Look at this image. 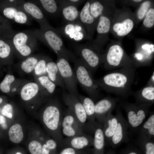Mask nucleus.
Wrapping results in <instances>:
<instances>
[{
  "instance_id": "40",
  "label": "nucleus",
  "mask_w": 154,
  "mask_h": 154,
  "mask_svg": "<svg viewBox=\"0 0 154 154\" xmlns=\"http://www.w3.org/2000/svg\"><path fill=\"white\" fill-rule=\"evenodd\" d=\"M11 72L9 69L6 75L0 83V92L8 95H9L10 93L12 84L16 79Z\"/></svg>"
},
{
  "instance_id": "11",
  "label": "nucleus",
  "mask_w": 154,
  "mask_h": 154,
  "mask_svg": "<svg viewBox=\"0 0 154 154\" xmlns=\"http://www.w3.org/2000/svg\"><path fill=\"white\" fill-rule=\"evenodd\" d=\"M73 47L76 54L92 73L103 64V54H101L90 44H75Z\"/></svg>"
},
{
  "instance_id": "46",
  "label": "nucleus",
  "mask_w": 154,
  "mask_h": 154,
  "mask_svg": "<svg viewBox=\"0 0 154 154\" xmlns=\"http://www.w3.org/2000/svg\"><path fill=\"white\" fill-rule=\"evenodd\" d=\"M120 154H143L136 145H127L121 151Z\"/></svg>"
},
{
  "instance_id": "38",
  "label": "nucleus",
  "mask_w": 154,
  "mask_h": 154,
  "mask_svg": "<svg viewBox=\"0 0 154 154\" xmlns=\"http://www.w3.org/2000/svg\"><path fill=\"white\" fill-rule=\"evenodd\" d=\"M42 144L38 139L29 133L27 148L30 154H41Z\"/></svg>"
},
{
  "instance_id": "33",
  "label": "nucleus",
  "mask_w": 154,
  "mask_h": 154,
  "mask_svg": "<svg viewBox=\"0 0 154 154\" xmlns=\"http://www.w3.org/2000/svg\"><path fill=\"white\" fill-rule=\"evenodd\" d=\"M0 114L13 122L19 119L21 114L20 108L13 102H7L2 107Z\"/></svg>"
},
{
  "instance_id": "17",
  "label": "nucleus",
  "mask_w": 154,
  "mask_h": 154,
  "mask_svg": "<svg viewBox=\"0 0 154 154\" xmlns=\"http://www.w3.org/2000/svg\"><path fill=\"white\" fill-rule=\"evenodd\" d=\"M17 5L33 19L38 23L40 26V29H44L53 27L48 23L40 9L35 3L30 1L17 0Z\"/></svg>"
},
{
  "instance_id": "56",
  "label": "nucleus",
  "mask_w": 154,
  "mask_h": 154,
  "mask_svg": "<svg viewBox=\"0 0 154 154\" xmlns=\"http://www.w3.org/2000/svg\"><path fill=\"white\" fill-rule=\"evenodd\" d=\"M1 108L0 107V112H1Z\"/></svg>"
},
{
  "instance_id": "50",
  "label": "nucleus",
  "mask_w": 154,
  "mask_h": 154,
  "mask_svg": "<svg viewBox=\"0 0 154 154\" xmlns=\"http://www.w3.org/2000/svg\"><path fill=\"white\" fill-rule=\"evenodd\" d=\"M10 154H26V153L23 149L18 147L12 149Z\"/></svg>"
},
{
  "instance_id": "48",
  "label": "nucleus",
  "mask_w": 154,
  "mask_h": 154,
  "mask_svg": "<svg viewBox=\"0 0 154 154\" xmlns=\"http://www.w3.org/2000/svg\"><path fill=\"white\" fill-rule=\"evenodd\" d=\"M67 4L74 5L78 7L85 1L82 0H64Z\"/></svg>"
},
{
  "instance_id": "32",
  "label": "nucleus",
  "mask_w": 154,
  "mask_h": 154,
  "mask_svg": "<svg viewBox=\"0 0 154 154\" xmlns=\"http://www.w3.org/2000/svg\"><path fill=\"white\" fill-rule=\"evenodd\" d=\"M78 98L82 104L85 111L88 123L94 124L96 122L95 115V104L90 97L78 95Z\"/></svg>"
},
{
  "instance_id": "10",
  "label": "nucleus",
  "mask_w": 154,
  "mask_h": 154,
  "mask_svg": "<svg viewBox=\"0 0 154 154\" xmlns=\"http://www.w3.org/2000/svg\"><path fill=\"white\" fill-rule=\"evenodd\" d=\"M136 24L135 15L130 10L123 9L115 11L113 17L110 32L121 38L130 33Z\"/></svg>"
},
{
  "instance_id": "35",
  "label": "nucleus",
  "mask_w": 154,
  "mask_h": 154,
  "mask_svg": "<svg viewBox=\"0 0 154 154\" xmlns=\"http://www.w3.org/2000/svg\"><path fill=\"white\" fill-rule=\"evenodd\" d=\"M111 1L91 0L89 7L90 13L95 19L98 20Z\"/></svg>"
},
{
  "instance_id": "12",
  "label": "nucleus",
  "mask_w": 154,
  "mask_h": 154,
  "mask_svg": "<svg viewBox=\"0 0 154 154\" xmlns=\"http://www.w3.org/2000/svg\"><path fill=\"white\" fill-rule=\"evenodd\" d=\"M17 1L0 0V14L17 23L31 25L33 19L16 4Z\"/></svg>"
},
{
  "instance_id": "49",
  "label": "nucleus",
  "mask_w": 154,
  "mask_h": 154,
  "mask_svg": "<svg viewBox=\"0 0 154 154\" xmlns=\"http://www.w3.org/2000/svg\"><path fill=\"white\" fill-rule=\"evenodd\" d=\"M7 121V118L0 114V125L4 129H6L8 127Z\"/></svg>"
},
{
  "instance_id": "36",
  "label": "nucleus",
  "mask_w": 154,
  "mask_h": 154,
  "mask_svg": "<svg viewBox=\"0 0 154 154\" xmlns=\"http://www.w3.org/2000/svg\"><path fill=\"white\" fill-rule=\"evenodd\" d=\"M147 119L145 121L139 128L137 134L142 133L150 139L154 137V113L150 112Z\"/></svg>"
},
{
  "instance_id": "29",
  "label": "nucleus",
  "mask_w": 154,
  "mask_h": 154,
  "mask_svg": "<svg viewBox=\"0 0 154 154\" xmlns=\"http://www.w3.org/2000/svg\"><path fill=\"white\" fill-rule=\"evenodd\" d=\"M94 154H104L105 141L102 125L96 122L93 129Z\"/></svg>"
},
{
  "instance_id": "27",
  "label": "nucleus",
  "mask_w": 154,
  "mask_h": 154,
  "mask_svg": "<svg viewBox=\"0 0 154 154\" xmlns=\"http://www.w3.org/2000/svg\"><path fill=\"white\" fill-rule=\"evenodd\" d=\"M135 103L138 104L154 103V86H146L134 92Z\"/></svg>"
},
{
  "instance_id": "21",
  "label": "nucleus",
  "mask_w": 154,
  "mask_h": 154,
  "mask_svg": "<svg viewBox=\"0 0 154 154\" xmlns=\"http://www.w3.org/2000/svg\"><path fill=\"white\" fill-rule=\"evenodd\" d=\"M14 55L10 39L0 37V65L2 66L12 65Z\"/></svg>"
},
{
  "instance_id": "2",
  "label": "nucleus",
  "mask_w": 154,
  "mask_h": 154,
  "mask_svg": "<svg viewBox=\"0 0 154 154\" xmlns=\"http://www.w3.org/2000/svg\"><path fill=\"white\" fill-rule=\"evenodd\" d=\"M36 114L48 135L58 145L62 144L63 138L61 130L62 118L60 106L56 100H50Z\"/></svg>"
},
{
  "instance_id": "19",
  "label": "nucleus",
  "mask_w": 154,
  "mask_h": 154,
  "mask_svg": "<svg viewBox=\"0 0 154 154\" xmlns=\"http://www.w3.org/2000/svg\"><path fill=\"white\" fill-rule=\"evenodd\" d=\"M78 96L65 93L63 95V99L68 108L84 126L87 121V117L83 105Z\"/></svg>"
},
{
  "instance_id": "7",
  "label": "nucleus",
  "mask_w": 154,
  "mask_h": 154,
  "mask_svg": "<svg viewBox=\"0 0 154 154\" xmlns=\"http://www.w3.org/2000/svg\"><path fill=\"white\" fill-rule=\"evenodd\" d=\"M104 66L110 70L117 68L135 67L131 58L119 43L112 44L103 54Z\"/></svg>"
},
{
  "instance_id": "53",
  "label": "nucleus",
  "mask_w": 154,
  "mask_h": 154,
  "mask_svg": "<svg viewBox=\"0 0 154 154\" xmlns=\"http://www.w3.org/2000/svg\"><path fill=\"white\" fill-rule=\"evenodd\" d=\"M142 1H143L142 0H134L132 1L133 2H136V3H139V2H141Z\"/></svg>"
},
{
  "instance_id": "39",
  "label": "nucleus",
  "mask_w": 154,
  "mask_h": 154,
  "mask_svg": "<svg viewBox=\"0 0 154 154\" xmlns=\"http://www.w3.org/2000/svg\"><path fill=\"white\" fill-rule=\"evenodd\" d=\"M50 58L48 56L42 55L32 73L34 78L46 75V65Z\"/></svg>"
},
{
  "instance_id": "13",
  "label": "nucleus",
  "mask_w": 154,
  "mask_h": 154,
  "mask_svg": "<svg viewBox=\"0 0 154 154\" xmlns=\"http://www.w3.org/2000/svg\"><path fill=\"white\" fill-rule=\"evenodd\" d=\"M56 63L68 93L78 96L77 82L69 61L63 57L58 56Z\"/></svg>"
},
{
  "instance_id": "31",
  "label": "nucleus",
  "mask_w": 154,
  "mask_h": 154,
  "mask_svg": "<svg viewBox=\"0 0 154 154\" xmlns=\"http://www.w3.org/2000/svg\"><path fill=\"white\" fill-rule=\"evenodd\" d=\"M135 143L143 154H154L153 139H150L143 134L138 133Z\"/></svg>"
},
{
  "instance_id": "52",
  "label": "nucleus",
  "mask_w": 154,
  "mask_h": 154,
  "mask_svg": "<svg viewBox=\"0 0 154 154\" xmlns=\"http://www.w3.org/2000/svg\"><path fill=\"white\" fill-rule=\"evenodd\" d=\"M146 86H154V72L153 71Z\"/></svg>"
},
{
  "instance_id": "14",
  "label": "nucleus",
  "mask_w": 154,
  "mask_h": 154,
  "mask_svg": "<svg viewBox=\"0 0 154 154\" xmlns=\"http://www.w3.org/2000/svg\"><path fill=\"white\" fill-rule=\"evenodd\" d=\"M116 107V115L117 117V124L109 144L113 148L116 147L123 143L128 142L129 139L128 122L123 115L121 108L118 105Z\"/></svg>"
},
{
  "instance_id": "47",
  "label": "nucleus",
  "mask_w": 154,
  "mask_h": 154,
  "mask_svg": "<svg viewBox=\"0 0 154 154\" xmlns=\"http://www.w3.org/2000/svg\"><path fill=\"white\" fill-rule=\"evenodd\" d=\"M59 154H80L78 150L70 147H66L62 150Z\"/></svg>"
},
{
  "instance_id": "24",
  "label": "nucleus",
  "mask_w": 154,
  "mask_h": 154,
  "mask_svg": "<svg viewBox=\"0 0 154 154\" xmlns=\"http://www.w3.org/2000/svg\"><path fill=\"white\" fill-rule=\"evenodd\" d=\"M30 1L36 5L44 15L45 14L52 17H57L60 15L58 0H35Z\"/></svg>"
},
{
  "instance_id": "8",
  "label": "nucleus",
  "mask_w": 154,
  "mask_h": 154,
  "mask_svg": "<svg viewBox=\"0 0 154 154\" xmlns=\"http://www.w3.org/2000/svg\"><path fill=\"white\" fill-rule=\"evenodd\" d=\"M116 9L114 1H111L99 19L96 29L97 35L90 45L100 52L108 40L112 19Z\"/></svg>"
},
{
  "instance_id": "22",
  "label": "nucleus",
  "mask_w": 154,
  "mask_h": 154,
  "mask_svg": "<svg viewBox=\"0 0 154 154\" xmlns=\"http://www.w3.org/2000/svg\"><path fill=\"white\" fill-rule=\"evenodd\" d=\"M93 137L83 134L71 137H66L63 139L62 144L66 147H70L76 150H80L93 146Z\"/></svg>"
},
{
  "instance_id": "44",
  "label": "nucleus",
  "mask_w": 154,
  "mask_h": 154,
  "mask_svg": "<svg viewBox=\"0 0 154 154\" xmlns=\"http://www.w3.org/2000/svg\"><path fill=\"white\" fill-rule=\"evenodd\" d=\"M27 81L24 79L16 78L11 86L9 96H13L17 94L21 87Z\"/></svg>"
},
{
  "instance_id": "42",
  "label": "nucleus",
  "mask_w": 154,
  "mask_h": 154,
  "mask_svg": "<svg viewBox=\"0 0 154 154\" xmlns=\"http://www.w3.org/2000/svg\"><path fill=\"white\" fill-rule=\"evenodd\" d=\"M152 4V2L148 0L143 1L141 4L135 14L136 24L143 19Z\"/></svg>"
},
{
  "instance_id": "1",
  "label": "nucleus",
  "mask_w": 154,
  "mask_h": 154,
  "mask_svg": "<svg viewBox=\"0 0 154 154\" xmlns=\"http://www.w3.org/2000/svg\"><path fill=\"white\" fill-rule=\"evenodd\" d=\"M135 67H125L106 74L96 82L101 90L126 99L132 95L135 76Z\"/></svg>"
},
{
  "instance_id": "37",
  "label": "nucleus",
  "mask_w": 154,
  "mask_h": 154,
  "mask_svg": "<svg viewBox=\"0 0 154 154\" xmlns=\"http://www.w3.org/2000/svg\"><path fill=\"white\" fill-rule=\"evenodd\" d=\"M15 32L9 20L0 14V37L10 39Z\"/></svg>"
},
{
  "instance_id": "18",
  "label": "nucleus",
  "mask_w": 154,
  "mask_h": 154,
  "mask_svg": "<svg viewBox=\"0 0 154 154\" xmlns=\"http://www.w3.org/2000/svg\"><path fill=\"white\" fill-rule=\"evenodd\" d=\"M120 99L108 96L95 104V115L96 121L103 125L108 113L116 107Z\"/></svg>"
},
{
  "instance_id": "16",
  "label": "nucleus",
  "mask_w": 154,
  "mask_h": 154,
  "mask_svg": "<svg viewBox=\"0 0 154 154\" xmlns=\"http://www.w3.org/2000/svg\"><path fill=\"white\" fill-rule=\"evenodd\" d=\"M61 35L75 41L89 39L86 29L80 20L65 24L57 28Z\"/></svg>"
},
{
  "instance_id": "5",
  "label": "nucleus",
  "mask_w": 154,
  "mask_h": 154,
  "mask_svg": "<svg viewBox=\"0 0 154 154\" xmlns=\"http://www.w3.org/2000/svg\"><path fill=\"white\" fill-rule=\"evenodd\" d=\"M120 107L125 112L129 128L128 135L137 133L142 124L149 115L151 104H138L131 103L121 98L118 103Z\"/></svg>"
},
{
  "instance_id": "9",
  "label": "nucleus",
  "mask_w": 154,
  "mask_h": 154,
  "mask_svg": "<svg viewBox=\"0 0 154 154\" xmlns=\"http://www.w3.org/2000/svg\"><path fill=\"white\" fill-rule=\"evenodd\" d=\"M74 73L77 83L94 101L100 96L101 89L92 73L79 58L75 61Z\"/></svg>"
},
{
  "instance_id": "25",
  "label": "nucleus",
  "mask_w": 154,
  "mask_h": 154,
  "mask_svg": "<svg viewBox=\"0 0 154 154\" xmlns=\"http://www.w3.org/2000/svg\"><path fill=\"white\" fill-rule=\"evenodd\" d=\"M42 55L40 54H33L21 60L15 65V66L21 74H32L37 64Z\"/></svg>"
},
{
  "instance_id": "51",
  "label": "nucleus",
  "mask_w": 154,
  "mask_h": 154,
  "mask_svg": "<svg viewBox=\"0 0 154 154\" xmlns=\"http://www.w3.org/2000/svg\"><path fill=\"white\" fill-rule=\"evenodd\" d=\"M7 102L8 99L6 96L0 95V107L2 108V106Z\"/></svg>"
},
{
  "instance_id": "34",
  "label": "nucleus",
  "mask_w": 154,
  "mask_h": 154,
  "mask_svg": "<svg viewBox=\"0 0 154 154\" xmlns=\"http://www.w3.org/2000/svg\"><path fill=\"white\" fill-rule=\"evenodd\" d=\"M45 95L48 98L54 93L56 86L47 75L34 78Z\"/></svg>"
},
{
  "instance_id": "43",
  "label": "nucleus",
  "mask_w": 154,
  "mask_h": 154,
  "mask_svg": "<svg viewBox=\"0 0 154 154\" xmlns=\"http://www.w3.org/2000/svg\"><path fill=\"white\" fill-rule=\"evenodd\" d=\"M143 24L145 28L150 29L154 25V8L151 7L143 19Z\"/></svg>"
},
{
  "instance_id": "26",
  "label": "nucleus",
  "mask_w": 154,
  "mask_h": 154,
  "mask_svg": "<svg viewBox=\"0 0 154 154\" xmlns=\"http://www.w3.org/2000/svg\"><path fill=\"white\" fill-rule=\"evenodd\" d=\"M112 110L108 113L102 125V130L104 136L105 143L109 145L116 130L117 119L116 116L112 114Z\"/></svg>"
},
{
  "instance_id": "15",
  "label": "nucleus",
  "mask_w": 154,
  "mask_h": 154,
  "mask_svg": "<svg viewBox=\"0 0 154 154\" xmlns=\"http://www.w3.org/2000/svg\"><path fill=\"white\" fill-rule=\"evenodd\" d=\"M83 126L68 108L62 116L61 124L62 134L66 137L82 135Z\"/></svg>"
},
{
  "instance_id": "6",
  "label": "nucleus",
  "mask_w": 154,
  "mask_h": 154,
  "mask_svg": "<svg viewBox=\"0 0 154 154\" xmlns=\"http://www.w3.org/2000/svg\"><path fill=\"white\" fill-rule=\"evenodd\" d=\"M14 55L19 59L32 54L38 47V39L33 31H15L10 39Z\"/></svg>"
},
{
  "instance_id": "3",
  "label": "nucleus",
  "mask_w": 154,
  "mask_h": 154,
  "mask_svg": "<svg viewBox=\"0 0 154 154\" xmlns=\"http://www.w3.org/2000/svg\"><path fill=\"white\" fill-rule=\"evenodd\" d=\"M33 32L38 40L53 51L57 57H63L73 62L77 59L75 54L65 46L57 28L52 27L44 29H37Z\"/></svg>"
},
{
  "instance_id": "45",
  "label": "nucleus",
  "mask_w": 154,
  "mask_h": 154,
  "mask_svg": "<svg viewBox=\"0 0 154 154\" xmlns=\"http://www.w3.org/2000/svg\"><path fill=\"white\" fill-rule=\"evenodd\" d=\"M29 133L38 139L43 144L49 136L40 128L36 127L31 129Z\"/></svg>"
},
{
  "instance_id": "28",
  "label": "nucleus",
  "mask_w": 154,
  "mask_h": 154,
  "mask_svg": "<svg viewBox=\"0 0 154 154\" xmlns=\"http://www.w3.org/2000/svg\"><path fill=\"white\" fill-rule=\"evenodd\" d=\"M8 133L9 139L13 143L18 144L22 142L25 137V131L19 119L12 122L8 128Z\"/></svg>"
},
{
  "instance_id": "30",
  "label": "nucleus",
  "mask_w": 154,
  "mask_h": 154,
  "mask_svg": "<svg viewBox=\"0 0 154 154\" xmlns=\"http://www.w3.org/2000/svg\"><path fill=\"white\" fill-rule=\"evenodd\" d=\"M46 70L47 76L56 86L64 89L65 88L57 64L51 58L47 63Z\"/></svg>"
},
{
  "instance_id": "41",
  "label": "nucleus",
  "mask_w": 154,
  "mask_h": 154,
  "mask_svg": "<svg viewBox=\"0 0 154 154\" xmlns=\"http://www.w3.org/2000/svg\"><path fill=\"white\" fill-rule=\"evenodd\" d=\"M58 145L49 136L42 144L41 154H56Z\"/></svg>"
},
{
  "instance_id": "23",
  "label": "nucleus",
  "mask_w": 154,
  "mask_h": 154,
  "mask_svg": "<svg viewBox=\"0 0 154 154\" xmlns=\"http://www.w3.org/2000/svg\"><path fill=\"white\" fill-rule=\"evenodd\" d=\"M60 14L65 24L75 22L80 20V11L76 6L65 3L64 0H58Z\"/></svg>"
},
{
  "instance_id": "55",
  "label": "nucleus",
  "mask_w": 154,
  "mask_h": 154,
  "mask_svg": "<svg viewBox=\"0 0 154 154\" xmlns=\"http://www.w3.org/2000/svg\"><path fill=\"white\" fill-rule=\"evenodd\" d=\"M2 66L1 65H0V70H1V69L2 67Z\"/></svg>"
},
{
  "instance_id": "20",
  "label": "nucleus",
  "mask_w": 154,
  "mask_h": 154,
  "mask_svg": "<svg viewBox=\"0 0 154 154\" xmlns=\"http://www.w3.org/2000/svg\"><path fill=\"white\" fill-rule=\"evenodd\" d=\"M91 0L88 1L80 11V20L85 27L89 40L92 39L98 20L95 19L91 15L89 7Z\"/></svg>"
},
{
  "instance_id": "54",
  "label": "nucleus",
  "mask_w": 154,
  "mask_h": 154,
  "mask_svg": "<svg viewBox=\"0 0 154 154\" xmlns=\"http://www.w3.org/2000/svg\"><path fill=\"white\" fill-rule=\"evenodd\" d=\"M107 154H115L114 152L111 151V152H109Z\"/></svg>"
},
{
  "instance_id": "4",
  "label": "nucleus",
  "mask_w": 154,
  "mask_h": 154,
  "mask_svg": "<svg viewBox=\"0 0 154 154\" xmlns=\"http://www.w3.org/2000/svg\"><path fill=\"white\" fill-rule=\"evenodd\" d=\"M17 94L22 105L28 112L36 114L48 97L35 81H27L22 86Z\"/></svg>"
}]
</instances>
